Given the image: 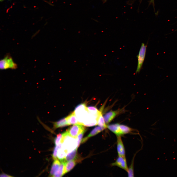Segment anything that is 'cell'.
I'll return each instance as SVG.
<instances>
[{"mask_svg": "<svg viewBox=\"0 0 177 177\" xmlns=\"http://www.w3.org/2000/svg\"><path fill=\"white\" fill-rule=\"evenodd\" d=\"M74 112L79 124L83 125L91 114L86 104L84 103L81 104L77 106Z\"/></svg>", "mask_w": 177, "mask_h": 177, "instance_id": "6da1fadb", "label": "cell"}, {"mask_svg": "<svg viewBox=\"0 0 177 177\" xmlns=\"http://www.w3.org/2000/svg\"><path fill=\"white\" fill-rule=\"evenodd\" d=\"M17 67L16 64L14 62L11 57L9 55H7L0 60V68L1 70L15 69Z\"/></svg>", "mask_w": 177, "mask_h": 177, "instance_id": "7a4b0ae2", "label": "cell"}, {"mask_svg": "<svg viewBox=\"0 0 177 177\" xmlns=\"http://www.w3.org/2000/svg\"><path fill=\"white\" fill-rule=\"evenodd\" d=\"M84 126L79 124H74L66 131L68 135L74 138H76L80 133L86 130Z\"/></svg>", "mask_w": 177, "mask_h": 177, "instance_id": "3957f363", "label": "cell"}, {"mask_svg": "<svg viewBox=\"0 0 177 177\" xmlns=\"http://www.w3.org/2000/svg\"><path fill=\"white\" fill-rule=\"evenodd\" d=\"M147 46L143 43L142 44L137 56L138 63L136 73H139L142 67L146 55Z\"/></svg>", "mask_w": 177, "mask_h": 177, "instance_id": "277c9868", "label": "cell"}, {"mask_svg": "<svg viewBox=\"0 0 177 177\" xmlns=\"http://www.w3.org/2000/svg\"><path fill=\"white\" fill-rule=\"evenodd\" d=\"M112 166H116L127 172L128 168V167L126 157L118 156L116 161L111 163Z\"/></svg>", "mask_w": 177, "mask_h": 177, "instance_id": "5b68a950", "label": "cell"}, {"mask_svg": "<svg viewBox=\"0 0 177 177\" xmlns=\"http://www.w3.org/2000/svg\"><path fill=\"white\" fill-rule=\"evenodd\" d=\"M122 109L116 111H111L106 113L103 116L105 122L106 124L111 121L118 114L122 112Z\"/></svg>", "mask_w": 177, "mask_h": 177, "instance_id": "8992f818", "label": "cell"}, {"mask_svg": "<svg viewBox=\"0 0 177 177\" xmlns=\"http://www.w3.org/2000/svg\"><path fill=\"white\" fill-rule=\"evenodd\" d=\"M117 149L118 156L125 157L124 147L121 136H117Z\"/></svg>", "mask_w": 177, "mask_h": 177, "instance_id": "52a82bcc", "label": "cell"}, {"mask_svg": "<svg viewBox=\"0 0 177 177\" xmlns=\"http://www.w3.org/2000/svg\"><path fill=\"white\" fill-rule=\"evenodd\" d=\"M107 128L116 135L117 136H121L123 134L118 123H115L107 125Z\"/></svg>", "mask_w": 177, "mask_h": 177, "instance_id": "ba28073f", "label": "cell"}, {"mask_svg": "<svg viewBox=\"0 0 177 177\" xmlns=\"http://www.w3.org/2000/svg\"><path fill=\"white\" fill-rule=\"evenodd\" d=\"M105 128L104 127L99 126L95 127L92 130L87 136L83 138L81 141V143H82L86 142L88 138L98 134L103 130Z\"/></svg>", "mask_w": 177, "mask_h": 177, "instance_id": "9c48e42d", "label": "cell"}, {"mask_svg": "<svg viewBox=\"0 0 177 177\" xmlns=\"http://www.w3.org/2000/svg\"><path fill=\"white\" fill-rule=\"evenodd\" d=\"M77 149L76 147L72 151L68 153L64 158L60 160V162H66L76 159Z\"/></svg>", "mask_w": 177, "mask_h": 177, "instance_id": "30bf717a", "label": "cell"}, {"mask_svg": "<svg viewBox=\"0 0 177 177\" xmlns=\"http://www.w3.org/2000/svg\"><path fill=\"white\" fill-rule=\"evenodd\" d=\"M60 162L57 159L54 160L50 171L49 176L53 177L54 175L57 172L61 164Z\"/></svg>", "mask_w": 177, "mask_h": 177, "instance_id": "8fae6325", "label": "cell"}, {"mask_svg": "<svg viewBox=\"0 0 177 177\" xmlns=\"http://www.w3.org/2000/svg\"><path fill=\"white\" fill-rule=\"evenodd\" d=\"M69 125L79 124L74 111L66 117Z\"/></svg>", "mask_w": 177, "mask_h": 177, "instance_id": "7c38bea8", "label": "cell"}, {"mask_svg": "<svg viewBox=\"0 0 177 177\" xmlns=\"http://www.w3.org/2000/svg\"><path fill=\"white\" fill-rule=\"evenodd\" d=\"M53 128L55 129L57 128L62 127L69 125L66 118H62L59 120L53 122Z\"/></svg>", "mask_w": 177, "mask_h": 177, "instance_id": "4fadbf2b", "label": "cell"}, {"mask_svg": "<svg viewBox=\"0 0 177 177\" xmlns=\"http://www.w3.org/2000/svg\"><path fill=\"white\" fill-rule=\"evenodd\" d=\"M64 163V164L66 173L69 172L74 167L76 163V161L74 160Z\"/></svg>", "mask_w": 177, "mask_h": 177, "instance_id": "5bb4252c", "label": "cell"}, {"mask_svg": "<svg viewBox=\"0 0 177 177\" xmlns=\"http://www.w3.org/2000/svg\"><path fill=\"white\" fill-rule=\"evenodd\" d=\"M60 162L59 167L53 176V177H61L66 173L64 163L63 162Z\"/></svg>", "mask_w": 177, "mask_h": 177, "instance_id": "9a60e30c", "label": "cell"}, {"mask_svg": "<svg viewBox=\"0 0 177 177\" xmlns=\"http://www.w3.org/2000/svg\"><path fill=\"white\" fill-rule=\"evenodd\" d=\"M89 112L92 114L99 116L102 113L101 111H99L95 107L93 106H89L87 107Z\"/></svg>", "mask_w": 177, "mask_h": 177, "instance_id": "2e32d148", "label": "cell"}, {"mask_svg": "<svg viewBox=\"0 0 177 177\" xmlns=\"http://www.w3.org/2000/svg\"><path fill=\"white\" fill-rule=\"evenodd\" d=\"M61 148L58 149L57 153L58 158L60 160L64 158L68 152L65 150L61 149Z\"/></svg>", "mask_w": 177, "mask_h": 177, "instance_id": "e0dca14e", "label": "cell"}, {"mask_svg": "<svg viewBox=\"0 0 177 177\" xmlns=\"http://www.w3.org/2000/svg\"><path fill=\"white\" fill-rule=\"evenodd\" d=\"M120 127L123 134L129 133L133 131L132 128L125 125L120 124Z\"/></svg>", "mask_w": 177, "mask_h": 177, "instance_id": "ac0fdd59", "label": "cell"}, {"mask_svg": "<svg viewBox=\"0 0 177 177\" xmlns=\"http://www.w3.org/2000/svg\"><path fill=\"white\" fill-rule=\"evenodd\" d=\"M97 125L99 126L107 128V125L105 123L103 116L101 113L99 116L98 119Z\"/></svg>", "mask_w": 177, "mask_h": 177, "instance_id": "d6986e66", "label": "cell"}, {"mask_svg": "<svg viewBox=\"0 0 177 177\" xmlns=\"http://www.w3.org/2000/svg\"><path fill=\"white\" fill-rule=\"evenodd\" d=\"M62 146V144L61 143H60L58 145L56 146L55 148L52 156L54 160L57 159V154L58 150Z\"/></svg>", "mask_w": 177, "mask_h": 177, "instance_id": "ffe728a7", "label": "cell"}, {"mask_svg": "<svg viewBox=\"0 0 177 177\" xmlns=\"http://www.w3.org/2000/svg\"><path fill=\"white\" fill-rule=\"evenodd\" d=\"M133 165V161L128 168V170L127 172L128 177H133L134 176Z\"/></svg>", "mask_w": 177, "mask_h": 177, "instance_id": "44dd1931", "label": "cell"}, {"mask_svg": "<svg viewBox=\"0 0 177 177\" xmlns=\"http://www.w3.org/2000/svg\"><path fill=\"white\" fill-rule=\"evenodd\" d=\"M62 137V134H59L57 135V137L55 138L54 142L56 146L58 145L61 143V140Z\"/></svg>", "mask_w": 177, "mask_h": 177, "instance_id": "7402d4cb", "label": "cell"}, {"mask_svg": "<svg viewBox=\"0 0 177 177\" xmlns=\"http://www.w3.org/2000/svg\"><path fill=\"white\" fill-rule=\"evenodd\" d=\"M86 130L83 131L82 132L80 133L78 136L77 138V148L79 147L81 142V141L82 139L85 132L86 131Z\"/></svg>", "mask_w": 177, "mask_h": 177, "instance_id": "603a6c76", "label": "cell"}, {"mask_svg": "<svg viewBox=\"0 0 177 177\" xmlns=\"http://www.w3.org/2000/svg\"><path fill=\"white\" fill-rule=\"evenodd\" d=\"M0 177H11L13 176L4 173H2L0 175Z\"/></svg>", "mask_w": 177, "mask_h": 177, "instance_id": "cb8c5ba5", "label": "cell"}, {"mask_svg": "<svg viewBox=\"0 0 177 177\" xmlns=\"http://www.w3.org/2000/svg\"><path fill=\"white\" fill-rule=\"evenodd\" d=\"M106 0H103V1L104 2H105L106 1Z\"/></svg>", "mask_w": 177, "mask_h": 177, "instance_id": "d4e9b609", "label": "cell"}]
</instances>
